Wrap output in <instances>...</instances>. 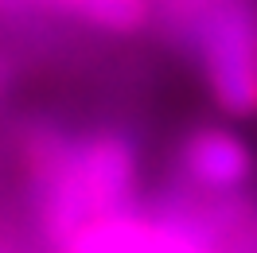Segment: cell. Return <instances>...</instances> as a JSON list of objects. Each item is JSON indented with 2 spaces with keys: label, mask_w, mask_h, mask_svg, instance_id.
<instances>
[{
  "label": "cell",
  "mask_w": 257,
  "mask_h": 253,
  "mask_svg": "<svg viewBox=\"0 0 257 253\" xmlns=\"http://www.w3.org/2000/svg\"><path fill=\"white\" fill-rule=\"evenodd\" d=\"M249 152L245 144L226 129H199L183 144V172L191 183L207 191H230L249 175Z\"/></svg>",
  "instance_id": "4"
},
{
  "label": "cell",
  "mask_w": 257,
  "mask_h": 253,
  "mask_svg": "<svg viewBox=\"0 0 257 253\" xmlns=\"http://www.w3.org/2000/svg\"><path fill=\"white\" fill-rule=\"evenodd\" d=\"M35 172L43 183L47 230L63 245L78 226L128 203L137 179V152L121 133H97L86 141L51 137L47 148H35Z\"/></svg>",
  "instance_id": "1"
},
{
  "label": "cell",
  "mask_w": 257,
  "mask_h": 253,
  "mask_svg": "<svg viewBox=\"0 0 257 253\" xmlns=\"http://www.w3.org/2000/svg\"><path fill=\"white\" fill-rule=\"evenodd\" d=\"M105 32H137L148 24V0H55Z\"/></svg>",
  "instance_id": "5"
},
{
  "label": "cell",
  "mask_w": 257,
  "mask_h": 253,
  "mask_svg": "<svg viewBox=\"0 0 257 253\" xmlns=\"http://www.w3.org/2000/svg\"><path fill=\"white\" fill-rule=\"evenodd\" d=\"M195 47L210 94L234 117L257 113V4L253 0H187Z\"/></svg>",
  "instance_id": "2"
},
{
  "label": "cell",
  "mask_w": 257,
  "mask_h": 253,
  "mask_svg": "<svg viewBox=\"0 0 257 253\" xmlns=\"http://www.w3.org/2000/svg\"><path fill=\"white\" fill-rule=\"evenodd\" d=\"M63 253H218V241L207 226L179 214H133L113 210L78 226L63 241Z\"/></svg>",
  "instance_id": "3"
}]
</instances>
